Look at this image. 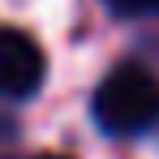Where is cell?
<instances>
[{
	"label": "cell",
	"instance_id": "7a4b0ae2",
	"mask_svg": "<svg viewBox=\"0 0 159 159\" xmlns=\"http://www.w3.org/2000/svg\"><path fill=\"white\" fill-rule=\"evenodd\" d=\"M43 86V52L26 30H0V99H30Z\"/></svg>",
	"mask_w": 159,
	"mask_h": 159
},
{
	"label": "cell",
	"instance_id": "6da1fadb",
	"mask_svg": "<svg viewBox=\"0 0 159 159\" xmlns=\"http://www.w3.org/2000/svg\"><path fill=\"white\" fill-rule=\"evenodd\" d=\"M90 112H95V125L103 133L138 138L159 120V78L142 65H120L99 82Z\"/></svg>",
	"mask_w": 159,
	"mask_h": 159
},
{
	"label": "cell",
	"instance_id": "277c9868",
	"mask_svg": "<svg viewBox=\"0 0 159 159\" xmlns=\"http://www.w3.org/2000/svg\"><path fill=\"white\" fill-rule=\"evenodd\" d=\"M39 159H65V155H39Z\"/></svg>",
	"mask_w": 159,
	"mask_h": 159
},
{
	"label": "cell",
	"instance_id": "3957f363",
	"mask_svg": "<svg viewBox=\"0 0 159 159\" xmlns=\"http://www.w3.org/2000/svg\"><path fill=\"white\" fill-rule=\"evenodd\" d=\"M116 13H151V9H159V0H107Z\"/></svg>",
	"mask_w": 159,
	"mask_h": 159
}]
</instances>
